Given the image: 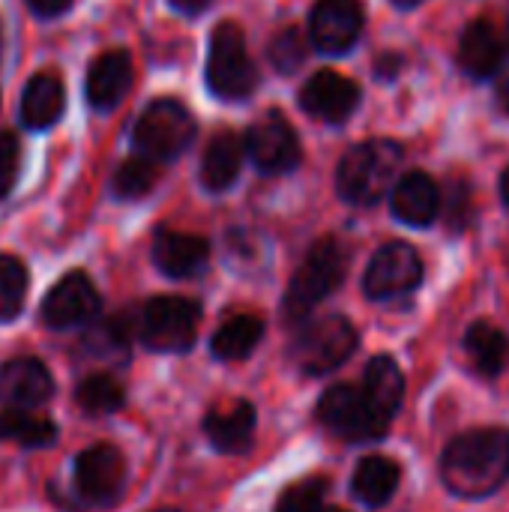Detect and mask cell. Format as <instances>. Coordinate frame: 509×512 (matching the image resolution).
<instances>
[{"label":"cell","mask_w":509,"mask_h":512,"mask_svg":"<svg viewBox=\"0 0 509 512\" xmlns=\"http://www.w3.org/2000/svg\"><path fill=\"white\" fill-rule=\"evenodd\" d=\"M509 480V429H471L441 453V483L462 501H483Z\"/></svg>","instance_id":"6da1fadb"},{"label":"cell","mask_w":509,"mask_h":512,"mask_svg":"<svg viewBox=\"0 0 509 512\" xmlns=\"http://www.w3.org/2000/svg\"><path fill=\"white\" fill-rule=\"evenodd\" d=\"M402 147L390 138H372L354 144L339 168H336V189L354 207L378 204L396 183L402 168Z\"/></svg>","instance_id":"7a4b0ae2"},{"label":"cell","mask_w":509,"mask_h":512,"mask_svg":"<svg viewBox=\"0 0 509 512\" xmlns=\"http://www.w3.org/2000/svg\"><path fill=\"white\" fill-rule=\"evenodd\" d=\"M348 273V249L342 240L336 237H324L318 240L309 255L303 258V264L297 267V273L288 282L285 300H282V315L291 324H300L303 318H309V312L327 300Z\"/></svg>","instance_id":"3957f363"},{"label":"cell","mask_w":509,"mask_h":512,"mask_svg":"<svg viewBox=\"0 0 509 512\" xmlns=\"http://www.w3.org/2000/svg\"><path fill=\"white\" fill-rule=\"evenodd\" d=\"M357 345H360L357 327L342 315H327L306 324L297 333V339L291 342V363L303 375L321 378L345 366L357 351Z\"/></svg>","instance_id":"277c9868"},{"label":"cell","mask_w":509,"mask_h":512,"mask_svg":"<svg viewBox=\"0 0 509 512\" xmlns=\"http://www.w3.org/2000/svg\"><path fill=\"white\" fill-rule=\"evenodd\" d=\"M198 126L189 108L177 99H156L147 105V111L138 117L132 129V144L138 156H147L153 162L177 159L195 138Z\"/></svg>","instance_id":"5b68a950"},{"label":"cell","mask_w":509,"mask_h":512,"mask_svg":"<svg viewBox=\"0 0 509 512\" xmlns=\"http://www.w3.org/2000/svg\"><path fill=\"white\" fill-rule=\"evenodd\" d=\"M318 420L336 438L348 444H372L390 432V420L372 408L363 387L354 384H333L324 390L318 402Z\"/></svg>","instance_id":"8992f818"},{"label":"cell","mask_w":509,"mask_h":512,"mask_svg":"<svg viewBox=\"0 0 509 512\" xmlns=\"http://www.w3.org/2000/svg\"><path fill=\"white\" fill-rule=\"evenodd\" d=\"M207 84L219 99H246L255 84L258 72L246 48V36L234 21H222L210 36L207 54Z\"/></svg>","instance_id":"52a82bcc"},{"label":"cell","mask_w":509,"mask_h":512,"mask_svg":"<svg viewBox=\"0 0 509 512\" xmlns=\"http://www.w3.org/2000/svg\"><path fill=\"white\" fill-rule=\"evenodd\" d=\"M201 306L189 297H153L141 309L138 336L156 354H186L198 339Z\"/></svg>","instance_id":"ba28073f"},{"label":"cell","mask_w":509,"mask_h":512,"mask_svg":"<svg viewBox=\"0 0 509 512\" xmlns=\"http://www.w3.org/2000/svg\"><path fill=\"white\" fill-rule=\"evenodd\" d=\"M75 498L84 507H114L126 495V459L111 444H93L75 456L72 465Z\"/></svg>","instance_id":"9c48e42d"},{"label":"cell","mask_w":509,"mask_h":512,"mask_svg":"<svg viewBox=\"0 0 509 512\" xmlns=\"http://www.w3.org/2000/svg\"><path fill=\"white\" fill-rule=\"evenodd\" d=\"M423 282V258L408 243H387L381 246L363 276V291L369 300H396L402 294H411Z\"/></svg>","instance_id":"30bf717a"},{"label":"cell","mask_w":509,"mask_h":512,"mask_svg":"<svg viewBox=\"0 0 509 512\" xmlns=\"http://www.w3.org/2000/svg\"><path fill=\"white\" fill-rule=\"evenodd\" d=\"M243 150L261 174H285L300 162V138L279 111H270L249 126Z\"/></svg>","instance_id":"8fae6325"},{"label":"cell","mask_w":509,"mask_h":512,"mask_svg":"<svg viewBox=\"0 0 509 512\" xmlns=\"http://www.w3.org/2000/svg\"><path fill=\"white\" fill-rule=\"evenodd\" d=\"M102 309L96 285L84 273H66L42 300V321L51 330H72L90 324Z\"/></svg>","instance_id":"7c38bea8"},{"label":"cell","mask_w":509,"mask_h":512,"mask_svg":"<svg viewBox=\"0 0 509 512\" xmlns=\"http://www.w3.org/2000/svg\"><path fill=\"white\" fill-rule=\"evenodd\" d=\"M363 33L360 0H318L309 15L312 45L324 54H345Z\"/></svg>","instance_id":"4fadbf2b"},{"label":"cell","mask_w":509,"mask_h":512,"mask_svg":"<svg viewBox=\"0 0 509 512\" xmlns=\"http://www.w3.org/2000/svg\"><path fill=\"white\" fill-rule=\"evenodd\" d=\"M300 105L306 114L324 123H345L360 105V87L336 69H318L300 90Z\"/></svg>","instance_id":"5bb4252c"},{"label":"cell","mask_w":509,"mask_h":512,"mask_svg":"<svg viewBox=\"0 0 509 512\" xmlns=\"http://www.w3.org/2000/svg\"><path fill=\"white\" fill-rule=\"evenodd\" d=\"M509 57V36L492 18H477L465 27L459 42V66L465 75L486 81L495 78Z\"/></svg>","instance_id":"9a60e30c"},{"label":"cell","mask_w":509,"mask_h":512,"mask_svg":"<svg viewBox=\"0 0 509 512\" xmlns=\"http://www.w3.org/2000/svg\"><path fill=\"white\" fill-rule=\"evenodd\" d=\"M54 381L36 357H15L0 366V402L6 408H39L51 399Z\"/></svg>","instance_id":"2e32d148"},{"label":"cell","mask_w":509,"mask_h":512,"mask_svg":"<svg viewBox=\"0 0 509 512\" xmlns=\"http://www.w3.org/2000/svg\"><path fill=\"white\" fill-rule=\"evenodd\" d=\"M390 207H393V216L399 222H405L411 228H426L441 213V189L429 174L411 171V174H405L402 180L393 183Z\"/></svg>","instance_id":"e0dca14e"},{"label":"cell","mask_w":509,"mask_h":512,"mask_svg":"<svg viewBox=\"0 0 509 512\" xmlns=\"http://www.w3.org/2000/svg\"><path fill=\"white\" fill-rule=\"evenodd\" d=\"M210 246L204 237L183 231H159L153 240V264L168 279H192L207 267Z\"/></svg>","instance_id":"ac0fdd59"},{"label":"cell","mask_w":509,"mask_h":512,"mask_svg":"<svg viewBox=\"0 0 509 512\" xmlns=\"http://www.w3.org/2000/svg\"><path fill=\"white\" fill-rule=\"evenodd\" d=\"M132 87V60L123 48L99 54L87 69V99L99 111H111Z\"/></svg>","instance_id":"d6986e66"},{"label":"cell","mask_w":509,"mask_h":512,"mask_svg":"<svg viewBox=\"0 0 509 512\" xmlns=\"http://www.w3.org/2000/svg\"><path fill=\"white\" fill-rule=\"evenodd\" d=\"M66 108V90L63 81L54 72H39L27 81L21 96V123L27 129H48L60 120Z\"/></svg>","instance_id":"ffe728a7"},{"label":"cell","mask_w":509,"mask_h":512,"mask_svg":"<svg viewBox=\"0 0 509 512\" xmlns=\"http://www.w3.org/2000/svg\"><path fill=\"white\" fill-rule=\"evenodd\" d=\"M255 408L249 402H237L228 411H210L204 417V435L210 438V444L225 453V456H237L243 450H249L252 435H255Z\"/></svg>","instance_id":"44dd1931"},{"label":"cell","mask_w":509,"mask_h":512,"mask_svg":"<svg viewBox=\"0 0 509 512\" xmlns=\"http://www.w3.org/2000/svg\"><path fill=\"white\" fill-rule=\"evenodd\" d=\"M465 354L480 378L495 381L504 375L509 363L507 333L501 327H495L492 321H477L465 333Z\"/></svg>","instance_id":"7402d4cb"},{"label":"cell","mask_w":509,"mask_h":512,"mask_svg":"<svg viewBox=\"0 0 509 512\" xmlns=\"http://www.w3.org/2000/svg\"><path fill=\"white\" fill-rule=\"evenodd\" d=\"M399 483H402L399 462H393L387 456H366L351 477V492L360 504L378 510L393 501Z\"/></svg>","instance_id":"603a6c76"},{"label":"cell","mask_w":509,"mask_h":512,"mask_svg":"<svg viewBox=\"0 0 509 512\" xmlns=\"http://www.w3.org/2000/svg\"><path fill=\"white\" fill-rule=\"evenodd\" d=\"M363 393L378 414L393 420L405 402V375H402L399 363L387 354L372 357L366 366V375H363Z\"/></svg>","instance_id":"cb8c5ba5"},{"label":"cell","mask_w":509,"mask_h":512,"mask_svg":"<svg viewBox=\"0 0 509 512\" xmlns=\"http://www.w3.org/2000/svg\"><path fill=\"white\" fill-rule=\"evenodd\" d=\"M243 168V144L234 132H219L201 159V186L207 192H225Z\"/></svg>","instance_id":"d4e9b609"},{"label":"cell","mask_w":509,"mask_h":512,"mask_svg":"<svg viewBox=\"0 0 509 512\" xmlns=\"http://www.w3.org/2000/svg\"><path fill=\"white\" fill-rule=\"evenodd\" d=\"M261 339H264V321L255 315H237L216 330L210 348H213V357L225 363H237V360H246L258 348Z\"/></svg>","instance_id":"484cf974"},{"label":"cell","mask_w":509,"mask_h":512,"mask_svg":"<svg viewBox=\"0 0 509 512\" xmlns=\"http://www.w3.org/2000/svg\"><path fill=\"white\" fill-rule=\"evenodd\" d=\"M81 354L96 363L120 366L129 360V321L126 318H108L102 324H93L81 339Z\"/></svg>","instance_id":"4316f807"},{"label":"cell","mask_w":509,"mask_h":512,"mask_svg":"<svg viewBox=\"0 0 509 512\" xmlns=\"http://www.w3.org/2000/svg\"><path fill=\"white\" fill-rule=\"evenodd\" d=\"M0 441H15L18 447L42 450L57 441V423L24 408L0 411Z\"/></svg>","instance_id":"83f0119b"},{"label":"cell","mask_w":509,"mask_h":512,"mask_svg":"<svg viewBox=\"0 0 509 512\" xmlns=\"http://www.w3.org/2000/svg\"><path fill=\"white\" fill-rule=\"evenodd\" d=\"M75 402L81 411L87 414H114L123 408L126 402V390L117 384V378L105 375V372H96V375H87L78 387H75Z\"/></svg>","instance_id":"f1b7e54d"},{"label":"cell","mask_w":509,"mask_h":512,"mask_svg":"<svg viewBox=\"0 0 509 512\" xmlns=\"http://www.w3.org/2000/svg\"><path fill=\"white\" fill-rule=\"evenodd\" d=\"M159 180V168L153 159L147 156H132L126 159L117 171H114V180H111V189L117 198L123 201H135V198H144Z\"/></svg>","instance_id":"f546056e"},{"label":"cell","mask_w":509,"mask_h":512,"mask_svg":"<svg viewBox=\"0 0 509 512\" xmlns=\"http://www.w3.org/2000/svg\"><path fill=\"white\" fill-rule=\"evenodd\" d=\"M27 294V270L18 258L0 255V324L18 318Z\"/></svg>","instance_id":"4dcf8cb0"},{"label":"cell","mask_w":509,"mask_h":512,"mask_svg":"<svg viewBox=\"0 0 509 512\" xmlns=\"http://www.w3.org/2000/svg\"><path fill=\"white\" fill-rule=\"evenodd\" d=\"M330 489L327 477H309L300 480L294 486H288L279 501H276V512H318L324 507V495Z\"/></svg>","instance_id":"1f68e13d"},{"label":"cell","mask_w":509,"mask_h":512,"mask_svg":"<svg viewBox=\"0 0 509 512\" xmlns=\"http://www.w3.org/2000/svg\"><path fill=\"white\" fill-rule=\"evenodd\" d=\"M306 39L297 27H285L276 33V39L270 42V60L273 66L282 72V75H291L297 72L303 63H306Z\"/></svg>","instance_id":"d6a6232c"},{"label":"cell","mask_w":509,"mask_h":512,"mask_svg":"<svg viewBox=\"0 0 509 512\" xmlns=\"http://www.w3.org/2000/svg\"><path fill=\"white\" fill-rule=\"evenodd\" d=\"M474 219V186L465 177L450 180L447 186V225L459 234Z\"/></svg>","instance_id":"836d02e7"},{"label":"cell","mask_w":509,"mask_h":512,"mask_svg":"<svg viewBox=\"0 0 509 512\" xmlns=\"http://www.w3.org/2000/svg\"><path fill=\"white\" fill-rule=\"evenodd\" d=\"M21 165V147L12 132H0V198H6L18 180Z\"/></svg>","instance_id":"e575fe53"},{"label":"cell","mask_w":509,"mask_h":512,"mask_svg":"<svg viewBox=\"0 0 509 512\" xmlns=\"http://www.w3.org/2000/svg\"><path fill=\"white\" fill-rule=\"evenodd\" d=\"M27 6L42 18H54L60 12H66L72 6V0H27Z\"/></svg>","instance_id":"d590c367"},{"label":"cell","mask_w":509,"mask_h":512,"mask_svg":"<svg viewBox=\"0 0 509 512\" xmlns=\"http://www.w3.org/2000/svg\"><path fill=\"white\" fill-rule=\"evenodd\" d=\"M399 69H402V57H399V54H381V57L375 60L378 78H396Z\"/></svg>","instance_id":"8d00e7d4"},{"label":"cell","mask_w":509,"mask_h":512,"mask_svg":"<svg viewBox=\"0 0 509 512\" xmlns=\"http://www.w3.org/2000/svg\"><path fill=\"white\" fill-rule=\"evenodd\" d=\"M177 12H183V15H198L201 9H207L210 6V0H168Z\"/></svg>","instance_id":"74e56055"},{"label":"cell","mask_w":509,"mask_h":512,"mask_svg":"<svg viewBox=\"0 0 509 512\" xmlns=\"http://www.w3.org/2000/svg\"><path fill=\"white\" fill-rule=\"evenodd\" d=\"M498 108L509 114V72L501 75V81H498Z\"/></svg>","instance_id":"f35d334b"},{"label":"cell","mask_w":509,"mask_h":512,"mask_svg":"<svg viewBox=\"0 0 509 512\" xmlns=\"http://www.w3.org/2000/svg\"><path fill=\"white\" fill-rule=\"evenodd\" d=\"M501 195H504V201H507L509 207V168L504 171V177H501Z\"/></svg>","instance_id":"ab89813d"},{"label":"cell","mask_w":509,"mask_h":512,"mask_svg":"<svg viewBox=\"0 0 509 512\" xmlns=\"http://www.w3.org/2000/svg\"><path fill=\"white\" fill-rule=\"evenodd\" d=\"M396 6H402V9H414V6H420L423 0H393Z\"/></svg>","instance_id":"60d3db41"},{"label":"cell","mask_w":509,"mask_h":512,"mask_svg":"<svg viewBox=\"0 0 509 512\" xmlns=\"http://www.w3.org/2000/svg\"><path fill=\"white\" fill-rule=\"evenodd\" d=\"M318 512H345V510H339V507H327V510H324V507H321Z\"/></svg>","instance_id":"b9f144b4"},{"label":"cell","mask_w":509,"mask_h":512,"mask_svg":"<svg viewBox=\"0 0 509 512\" xmlns=\"http://www.w3.org/2000/svg\"><path fill=\"white\" fill-rule=\"evenodd\" d=\"M159 512H177V510H159Z\"/></svg>","instance_id":"7bdbcfd3"}]
</instances>
